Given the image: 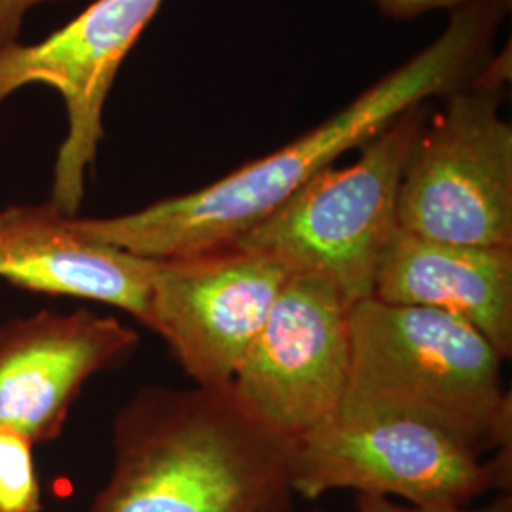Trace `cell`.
Returning <instances> with one entry per match:
<instances>
[{"instance_id": "obj_5", "label": "cell", "mask_w": 512, "mask_h": 512, "mask_svg": "<svg viewBox=\"0 0 512 512\" xmlns=\"http://www.w3.org/2000/svg\"><path fill=\"white\" fill-rule=\"evenodd\" d=\"M511 55L429 112L404 167L399 228L439 243L512 247V126L501 116Z\"/></svg>"}, {"instance_id": "obj_15", "label": "cell", "mask_w": 512, "mask_h": 512, "mask_svg": "<svg viewBox=\"0 0 512 512\" xmlns=\"http://www.w3.org/2000/svg\"><path fill=\"white\" fill-rule=\"evenodd\" d=\"M355 509L357 512H511V497H501L486 507H414L406 503H397L395 499L389 497L357 494Z\"/></svg>"}, {"instance_id": "obj_11", "label": "cell", "mask_w": 512, "mask_h": 512, "mask_svg": "<svg viewBox=\"0 0 512 512\" xmlns=\"http://www.w3.org/2000/svg\"><path fill=\"white\" fill-rule=\"evenodd\" d=\"M156 260L82 236L54 203L0 207V279L31 293L99 302L147 327Z\"/></svg>"}, {"instance_id": "obj_1", "label": "cell", "mask_w": 512, "mask_h": 512, "mask_svg": "<svg viewBox=\"0 0 512 512\" xmlns=\"http://www.w3.org/2000/svg\"><path fill=\"white\" fill-rule=\"evenodd\" d=\"M507 12L505 4L454 12L440 37L366 88L348 107L215 183L133 213L74 217V226L92 241L150 260L228 247L270 217L311 177L349 150L363 147L403 112L469 84L494 57L492 44Z\"/></svg>"}, {"instance_id": "obj_13", "label": "cell", "mask_w": 512, "mask_h": 512, "mask_svg": "<svg viewBox=\"0 0 512 512\" xmlns=\"http://www.w3.org/2000/svg\"><path fill=\"white\" fill-rule=\"evenodd\" d=\"M0 512H42L35 444L0 425Z\"/></svg>"}, {"instance_id": "obj_10", "label": "cell", "mask_w": 512, "mask_h": 512, "mask_svg": "<svg viewBox=\"0 0 512 512\" xmlns=\"http://www.w3.org/2000/svg\"><path fill=\"white\" fill-rule=\"evenodd\" d=\"M137 348V330L88 308L42 310L2 323L0 425L35 446L54 442L84 385L124 365Z\"/></svg>"}, {"instance_id": "obj_6", "label": "cell", "mask_w": 512, "mask_h": 512, "mask_svg": "<svg viewBox=\"0 0 512 512\" xmlns=\"http://www.w3.org/2000/svg\"><path fill=\"white\" fill-rule=\"evenodd\" d=\"M511 448L484 459L465 442L403 416L338 408L294 440L293 490L401 499L414 507H465L511 488Z\"/></svg>"}, {"instance_id": "obj_12", "label": "cell", "mask_w": 512, "mask_h": 512, "mask_svg": "<svg viewBox=\"0 0 512 512\" xmlns=\"http://www.w3.org/2000/svg\"><path fill=\"white\" fill-rule=\"evenodd\" d=\"M374 298L448 313L512 355V247H465L406 234L389 241Z\"/></svg>"}, {"instance_id": "obj_8", "label": "cell", "mask_w": 512, "mask_h": 512, "mask_svg": "<svg viewBox=\"0 0 512 512\" xmlns=\"http://www.w3.org/2000/svg\"><path fill=\"white\" fill-rule=\"evenodd\" d=\"M162 4L95 0L50 37L0 50V105L27 86H48L65 105L67 133L55 158L50 202L69 217H78L84 202L112 84Z\"/></svg>"}, {"instance_id": "obj_9", "label": "cell", "mask_w": 512, "mask_h": 512, "mask_svg": "<svg viewBox=\"0 0 512 512\" xmlns=\"http://www.w3.org/2000/svg\"><path fill=\"white\" fill-rule=\"evenodd\" d=\"M289 275L272 256L234 245L156 260L147 327L194 385L230 389Z\"/></svg>"}, {"instance_id": "obj_4", "label": "cell", "mask_w": 512, "mask_h": 512, "mask_svg": "<svg viewBox=\"0 0 512 512\" xmlns=\"http://www.w3.org/2000/svg\"><path fill=\"white\" fill-rule=\"evenodd\" d=\"M427 105L403 112L353 164L319 171L232 245L272 256L291 274L329 279L349 306L372 296L382 255L399 230V186Z\"/></svg>"}, {"instance_id": "obj_3", "label": "cell", "mask_w": 512, "mask_h": 512, "mask_svg": "<svg viewBox=\"0 0 512 512\" xmlns=\"http://www.w3.org/2000/svg\"><path fill=\"white\" fill-rule=\"evenodd\" d=\"M349 342L342 408L427 423L482 456L511 448L505 359L469 323L368 296L349 310Z\"/></svg>"}, {"instance_id": "obj_7", "label": "cell", "mask_w": 512, "mask_h": 512, "mask_svg": "<svg viewBox=\"0 0 512 512\" xmlns=\"http://www.w3.org/2000/svg\"><path fill=\"white\" fill-rule=\"evenodd\" d=\"M349 310L329 279L289 275L230 384L239 406L293 440L334 414L348 389Z\"/></svg>"}, {"instance_id": "obj_2", "label": "cell", "mask_w": 512, "mask_h": 512, "mask_svg": "<svg viewBox=\"0 0 512 512\" xmlns=\"http://www.w3.org/2000/svg\"><path fill=\"white\" fill-rule=\"evenodd\" d=\"M114 463L90 512H291L294 440L230 389L150 385L112 423Z\"/></svg>"}, {"instance_id": "obj_14", "label": "cell", "mask_w": 512, "mask_h": 512, "mask_svg": "<svg viewBox=\"0 0 512 512\" xmlns=\"http://www.w3.org/2000/svg\"><path fill=\"white\" fill-rule=\"evenodd\" d=\"M385 16L393 19H416L431 12H459L482 4H509L511 0H374Z\"/></svg>"}, {"instance_id": "obj_16", "label": "cell", "mask_w": 512, "mask_h": 512, "mask_svg": "<svg viewBox=\"0 0 512 512\" xmlns=\"http://www.w3.org/2000/svg\"><path fill=\"white\" fill-rule=\"evenodd\" d=\"M50 2L63 0H0V50L18 44L23 19L29 14V10Z\"/></svg>"}]
</instances>
